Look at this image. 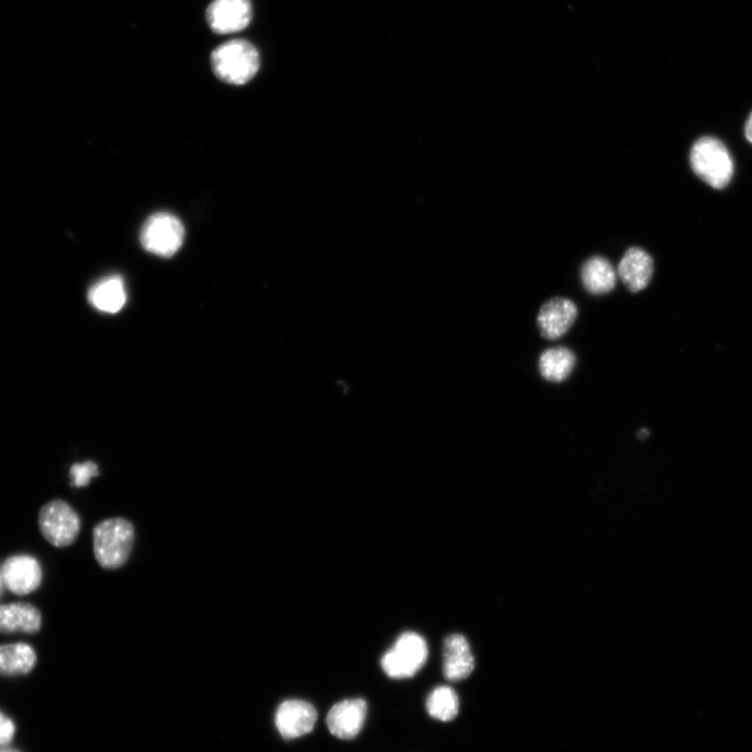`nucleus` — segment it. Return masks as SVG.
Here are the masks:
<instances>
[{"instance_id": "f257e3e1", "label": "nucleus", "mask_w": 752, "mask_h": 752, "mask_svg": "<svg viewBox=\"0 0 752 752\" xmlns=\"http://www.w3.org/2000/svg\"><path fill=\"white\" fill-rule=\"evenodd\" d=\"M135 530L123 517H113L93 530V552L105 570H117L125 566L132 553Z\"/></svg>"}, {"instance_id": "f03ea898", "label": "nucleus", "mask_w": 752, "mask_h": 752, "mask_svg": "<svg viewBox=\"0 0 752 752\" xmlns=\"http://www.w3.org/2000/svg\"><path fill=\"white\" fill-rule=\"evenodd\" d=\"M211 67L218 79L231 85H245L258 73L260 54L247 40L237 39L217 47L210 57Z\"/></svg>"}, {"instance_id": "7ed1b4c3", "label": "nucleus", "mask_w": 752, "mask_h": 752, "mask_svg": "<svg viewBox=\"0 0 752 752\" xmlns=\"http://www.w3.org/2000/svg\"><path fill=\"white\" fill-rule=\"evenodd\" d=\"M690 161L694 173L715 190L725 188L734 177L733 157L718 138L704 136L698 139L692 148Z\"/></svg>"}, {"instance_id": "20e7f679", "label": "nucleus", "mask_w": 752, "mask_h": 752, "mask_svg": "<svg viewBox=\"0 0 752 752\" xmlns=\"http://www.w3.org/2000/svg\"><path fill=\"white\" fill-rule=\"evenodd\" d=\"M428 644L420 634L405 632L383 656L381 664L391 678L402 679L414 676L427 663Z\"/></svg>"}, {"instance_id": "39448f33", "label": "nucleus", "mask_w": 752, "mask_h": 752, "mask_svg": "<svg viewBox=\"0 0 752 752\" xmlns=\"http://www.w3.org/2000/svg\"><path fill=\"white\" fill-rule=\"evenodd\" d=\"M39 528L44 538L57 548L73 545L81 530L77 511L64 501L55 500L42 507Z\"/></svg>"}, {"instance_id": "423d86ee", "label": "nucleus", "mask_w": 752, "mask_h": 752, "mask_svg": "<svg viewBox=\"0 0 752 752\" xmlns=\"http://www.w3.org/2000/svg\"><path fill=\"white\" fill-rule=\"evenodd\" d=\"M185 230L182 222L169 213L151 216L140 232L144 249L160 257H172L182 247Z\"/></svg>"}, {"instance_id": "0eeeda50", "label": "nucleus", "mask_w": 752, "mask_h": 752, "mask_svg": "<svg viewBox=\"0 0 752 752\" xmlns=\"http://www.w3.org/2000/svg\"><path fill=\"white\" fill-rule=\"evenodd\" d=\"M206 18L211 30L217 34H234L245 30L252 19L250 0H214L207 9Z\"/></svg>"}, {"instance_id": "6e6552de", "label": "nucleus", "mask_w": 752, "mask_h": 752, "mask_svg": "<svg viewBox=\"0 0 752 752\" xmlns=\"http://www.w3.org/2000/svg\"><path fill=\"white\" fill-rule=\"evenodd\" d=\"M317 721L313 705L303 700H287L279 705L275 723L285 739H295L310 734Z\"/></svg>"}, {"instance_id": "1a4fd4ad", "label": "nucleus", "mask_w": 752, "mask_h": 752, "mask_svg": "<svg viewBox=\"0 0 752 752\" xmlns=\"http://www.w3.org/2000/svg\"><path fill=\"white\" fill-rule=\"evenodd\" d=\"M578 316L577 305L567 298H553L540 309L537 326L543 338L554 341L566 335Z\"/></svg>"}, {"instance_id": "9d476101", "label": "nucleus", "mask_w": 752, "mask_h": 752, "mask_svg": "<svg viewBox=\"0 0 752 752\" xmlns=\"http://www.w3.org/2000/svg\"><path fill=\"white\" fill-rule=\"evenodd\" d=\"M5 586L15 595L35 592L42 581V569L38 560L30 555H16L4 563L2 569Z\"/></svg>"}, {"instance_id": "9b49d317", "label": "nucleus", "mask_w": 752, "mask_h": 752, "mask_svg": "<svg viewBox=\"0 0 752 752\" xmlns=\"http://www.w3.org/2000/svg\"><path fill=\"white\" fill-rule=\"evenodd\" d=\"M366 716L365 700L358 698L341 701L327 715L328 730L337 738L350 740L360 734Z\"/></svg>"}, {"instance_id": "f8f14e48", "label": "nucleus", "mask_w": 752, "mask_h": 752, "mask_svg": "<svg viewBox=\"0 0 752 752\" xmlns=\"http://www.w3.org/2000/svg\"><path fill=\"white\" fill-rule=\"evenodd\" d=\"M476 662L468 640L462 634H452L445 639L443 648V673L446 679L460 681L475 670Z\"/></svg>"}, {"instance_id": "ddd939ff", "label": "nucleus", "mask_w": 752, "mask_h": 752, "mask_svg": "<svg viewBox=\"0 0 752 752\" xmlns=\"http://www.w3.org/2000/svg\"><path fill=\"white\" fill-rule=\"evenodd\" d=\"M618 273L631 293H639L650 284L653 275L652 257L641 248H630L620 262Z\"/></svg>"}, {"instance_id": "4468645a", "label": "nucleus", "mask_w": 752, "mask_h": 752, "mask_svg": "<svg viewBox=\"0 0 752 752\" xmlns=\"http://www.w3.org/2000/svg\"><path fill=\"white\" fill-rule=\"evenodd\" d=\"M92 307L102 313H120L127 303L125 281L120 275H110L100 279L88 292Z\"/></svg>"}, {"instance_id": "2eb2a0df", "label": "nucleus", "mask_w": 752, "mask_h": 752, "mask_svg": "<svg viewBox=\"0 0 752 752\" xmlns=\"http://www.w3.org/2000/svg\"><path fill=\"white\" fill-rule=\"evenodd\" d=\"M42 617L40 611L28 603L0 605V632L2 633H36L40 630Z\"/></svg>"}, {"instance_id": "dca6fc26", "label": "nucleus", "mask_w": 752, "mask_h": 752, "mask_svg": "<svg viewBox=\"0 0 752 752\" xmlns=\"http://www.w3.org/2000/svg\"><path fill=\"white\" fill-rule=\"evenodd\" d=\"M581 279L585 290L593 295L608 294L617 285L616 271L601 256H594L583 265Z\"/></svg>"}, {"instance_id": "f3484780", "label": "nucleus", "mask_w": 752, "mask_h": 752, "mask_svg": "<svg viewBox=\"0 0 752 752\" xmlns=\"http://www.w3.org/2000/svg\"><path fill=\"white\" fill-rule=\"evenodd\" d=\"M576 366L574 352L563 346L545 350L538 361L543 378L551 383H562L569 379Z\"/></svg>"}, {"instance_id": "a211bd4d", "label": "nucleus", "mask_w": 752, "mask_h": 752, "mask_svg": "<svg viewBox=\"0 0 752 752\" xmlns=\"http://www.w3.org/2000/svg\"><path fill=\"white\" fill-rule=\"evenodd\" d=\"M36 663V651L28 644L17 643L0 646V675H25L35 668Z\"/></svg>"}, {"instance_id": "6ab92c4d", "label": "nucleus", "mask_w": 752, "mask_h": 752, "mask_svg": "<svg viewBox=\"0 0 752 752\" xmlns=\"http://www.w3.org/2000/svg\"><path fill=\"white\" fill-rule=\"evenodd\" d=\"M459 708V697L450 687L436 688L427 700L429 714L444 722L454 720L459 714Z\"/></svg>"}, {"instance_id": "aec40b11", "label": "nucleus", "mask_w": 752, "mask_h": 752, "mask_svg": "<svg viewBox=\"0 0 752 752\" xmlns=\"http://www.w3.org/2000/svg\"><path fill=\"white\" fill-rule=\"evenodd\" d=\"M99 474V466L92 461L77 463L74 464L72 468H70V478H72V484L77 488L89 485L91 480L98 477Z\"/></svg>"}, {"instance_id": "412c9836", "label": "nucleus", "mask_w": 752, "mask_h": 752, "mask_svg": "<svg viewBox=\"0 0 752 752\" xmlns=\"http://www.w3.org/2000/svg\"><path fill=\"white\" fill-rule=\"evenodd\" d=\"M15 734L16 725L14 721L4 712L0 711V746L11 743Z\"/></svg>"}, {"instance_id": "4be33fe9", "label": "nucleus", "mask_w": 752, "mask_h": 752, "mask_svg": "<svg viewBox=\"0 0 752 752\" xmlns=\"http://www.w3.org/2000/svg\"><path fill=\"white\" fill-rule=\"evenodd\" d=\"M745 136L750 144H752V112L748 117L745 125Z\"/></svg>"}, {"instance_id": "5701e85b", "label": "nucleus", "mask_w": 752, "mask_h": 752, "mask_svg": "<svg viewBox=\"0 0 752 752\" xmlns=\"http://www.w3.org/2000/svg\"><path fill=\"white\" fill-rule=\"evenodd\" d=\"M4 586H5V582H4V579H3L2 570H0V597H2V595H3Z\"/></svg>"}, {"instance_id": "b1692460", "label": "nucleus", "mask_w": 752, "mask_h": 752, "mask_svg": "<svg viewBox=\"0 0 752 752\" xmlns=\"http://www.w3.org/2000/svg\"><path fill=\"white\" fill-rule=\"evenodd\" d=\"M648 435H649V433H648V431H647V430H642V431H641V432H640V433L638 434V436H639V437H640L641 439H645V438H646V437H647Z\"/></svg>"}, {"instance_id": "393cba45", "label": "nucleus", "mask_w": 752, "mask_h": 752, "mask_svg": "<svg viewBox=\"0 0 752 752\" xmlns=\"http://www.w3.org/2000/svg\"><path fill=\"white\" fill-rule=\"evenodd\" d=\"M0 752H19V751L16 749H12V748H0Z\"/></svg>"}]
</instances>
